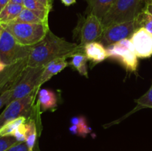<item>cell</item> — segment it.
Returning <instances> with one entry per match:
<instances>
[{
    "label": "cell",
    "mask_w": 152,
    "mask_h": 151,
    "mask_svg": "<svg viewBox=\"0 0 152 151\" xmlns=\"http://www.w3.org/2000/svg\"><path fill=\"white\" fill-rule=\"evenodd\" d=\"M78 53H84V49L76 43L57 36L49 30L42 40L32 47L28 66L32 68L45 66L54 59L59 58L66 59Z\"/></svg>",
    "instance_id": "6da1fadb"
},
{
    "label": "cell",
    "mask_w": 152,
    "mask_h": 151,
    "mask_svg": "<svg viewBox=\"0 0 152 151\" xmlns=\"http://www.w3.org/2000/svg\"><path fill=\"white\" fill-rule=\"evenodd\" d=\"M144 0H117L101 22L104 29L111 25L133 21L145 7Z\"/></svg>",
    "instance_id": "7a4b0ae2"
},
{
    "label": "cell",
    "mask_w": 152,
    "mask_h": 151,
    "mask_svg": "<svg viewBox=\"0 0 152 151\" xmlns=\"http://www.w3.org/2000/svg\"><path fill=\"white\" fill-rule=\"evenodd\" d=\"M22 45L34 46L39 42L48 32L49 26L43 24L9 22L1 24Z\"/></svg>",
    "instance_id": "3957f363"
},
{
    "label": "cell",
    "mask_w": 152,
    "mask_h": 151,
    "mask_svg": "<svg viewBox=\"0 0 152 151\" xmlns=\"http://www.w3.org/2000/svg\"><path fill=\"white\" fill-rule=\"evenodd\" d=\"M33 46L22 45L4 28L0 38V62L5 66L28 59Z\"/></svg>",
    "instance_id": "277c9868"
},
{
    "label": "cell",
    "mask_w": 152,
    "mask_h": 151,
    "mask_svg": "<svg viewBox=\"0 0 152 151\" xmlns=\"http://www.w3.org/2000/svg\"><path fill=\"white\" fill-rule=\"evenodd\" d=\"M44 68L45 66L36 68L27 67L16 85L12 89V93L8 104L13 101L26 97L39 88L40 79Z\"/></svg>",
    "instance_id": "5b68a950"
},
{
    "label": "cell",
    "mask_w": 152,
    "mask_h": 151,
    "mask_svg": "<svg viewBox=\"0 0 152 151\" xmlns=\"http://www.w3.org/2000/svg\"><path fill=\"white\" fill-rule=\"evenodd\" d=\"M108 58L117 61L127 71L136 73L138 68V57L130 38L121 40L106 47Z\"/></svg>",
    "instance_id": "8992f818"
},
{
    "label": "cell",
    "mask_w": 152,
    "mask_h": 151,
    "mask_svg": "<svg viewBox=\"0 0 152 151\" xmlns=\"http://www.w3.org/2000/svg\"><path fill=\"white\" fill-rule=\"evenodd\" d=\"M35 92L26 97L17 99L6 105L5 109L0 115V129L5 124L20 116L26 118L31 115Z\"/></svg>",
    "instance_id": "52a82bcc"
},
{
    "label": "cell",
    "mask_w": 152,
    "mask_h": 151,
    "mask_svg": "<svg viewBox=\"0 0 152 151\" xmlns=\"http://www.w3.org/2000/svg\"><path fill=\"white\" fill-rule=\"evenodd\" d=\"M135 30L137 28L134 20L111 25L104 29L98 41L106 47L121 40L130 38Z\"/></svg>",
    "instance_id": "ba28073f"
},
{
    "label": "cell",
    "mask_w": 152,
    "mask_h": 151,
    "mask_svg": "<svg viewBox=\"0 0 152 151\" xmlns=\"http://www.w3.org/2000/svg\"><path fill=\"white\" fill-rule=\"evenodd\" d=\"M103 30L104 28L100 19L94 15L88 14L81 28L80 47L83 48L86 44L98 41Z\"/></svg>",
    "instance_id": "9c48e42d"
},
{
    "label": "cell",
    "mask_w": 152,
    "mask_h": 151,
    "mask_svg": "<svg viewBox=\"0 0 152 151\" xmlns=\"http://www.w3.org/2000/svg\"><path fill=\"white\" fill-rule=\"evenodd\" d=\"M138 58L147 59L152 56V34L144 28L135 30L130 38Z\"/></svg>",
    "instance_id": "30bf717a"
},
{
    "label": "cell",
    "mask_w": 152,
    "mask_h": 151,
    "mask_svg": "<svg viewBox=\"0 0 152 151\" xmlns=\"http://www.w3.org/2000/svg\"><path fill=\"white\" fill-rule=\"evenodd\" d=\"M84 49V53L88 60L94 64H98L103 62L105 59H108L106 47L99 41H92L86 44Z\"/></svg>",
    "instance_id": "8fae6325"
},
{
    "label": "cell",
    "mask_w": 152,
    "mask_h": 151,
    "mask_svg": "<svg viewBox=\"0 0 152 151\" xmlns=\"http://www.w3.org/2000/svg\"><path fill=\"white\" fill-rule=\"evenodd\" d=\"M48 15L49 13L35 12L24 7L19 16L11 22H25L48 25Z\"/></svg>",
    "instance_id": "7c38bea8"
},
{
    "label": "cell",
    "mask_w": 152,
    "mask_h": 151,
    "mask_svg": "<svg viewBox=\"0 0 152 151\" xmlns=\"http://www.w3.org/2000/svg\"><path fill=\"white\" fill-rule=\"evenodd\" d=\"M87 2V14L96 16L102 20L117 0H86Z\"/></svg>",
    "instance_id": "4fadbf2b"
},
{
    "label": "cell",
    "mask_w": 152,
    "mask_h": 151,
    "mask_svg": "<svg viewBox=\"0 0 152 151\" xmlns=\"http://www.w3.org/2000/svg\"><path fill=\"white\" fill-rule=\"evenodd\" d=\"M68 63L67 62L66 59L63 58H59V59H54L49 62L48 64L45 66L44 70L42 74L41 79H40L39 86L42 85L45 82L48 81L49 79L52 78L53 76L56 75L59 73H60L62 70L65 69L68 66Z\"/></svg>",
    "instance_id": "5bb4252c"
},
{
    "label": "cell",
    "mask_w": 152,
    "mask_h": 151,
    "mask_svg": "<svg viewBox=\"0 0 152 151\" xmlns=\"http://www.w3.org/2000/svg\"><path fill=\"white\" fill-rule=\"evenodd\" d=\"M38 104L42 112L53 109L57 106V98L53 91L42 89L38 94Z\"/></svg>",
    "instance_id": "9a60e30c"
},
{
    "label": "cell",
    "mask_w": 152,
    "mask_h": 151,
    "mask_svg": "<svg viewBox=\"0 0 152 151\" xmlns=\"http://www.w3.org/2000/svg\"><path fill=\"white\" fill-rule=\"evenodd\" d=\"M23 8L22 4L9 2L0 12V23L7 24L11 22L19 16Z\"/></svg>",
    "instance_id": "2e32d148"
},
{
    "label": "cell",
    "mask_w": 152,
    "mask_h": 151,
    "mask_svg": "<svg viewBox=\"0 0 152 151\" xmlns=\"http://www.w3.org/2000/svg\"><path fill=\"white\" fill-rule=\"evenodd\" d=\"M70 65L75 70H77L81 76L88 77L87 62L88 58L84 53H78L72 56Z\"/></svg>",
    "instance_id": "e0dca14e"
},
{
    "label": "cell",
    "mask_w": 152,
    "mask_h": 151,
    "mask_svg": "<svg viewBox=\"0 0 152 151\" xmlns=\"http://www.w3.org/2000/svg\"><path fill=\"white\" fill-rule=\"evenodd\" d=\"M26 133H25V142L30 150H34L37 138V126L34 120L30 119L25 123Z\"/></svg>",
    "instance_id": "ac0fdd59"
},
{
    "label": "cell",
    "mask_w": 152,
    "mask_h": 151,
    "mask_svg": "<svg viewBox=\"0 0 152 151\" xmlns=\"http://www.w3.org/2000/svg\"><path fill=\"white\" fill-rule=\"evenodd\" d=\"M27 121V118L25 116H20L17 118L9 121L8 123L4 124L1 129H0V136H12L15 133L18 127L22 124Z\"/></svg>",
    "instance_id": "d6986e66"
},
{
    "label": "cell",
    "mask_w": 152,
    "mask_h": 151,
    "mask_svg": "<svg viewBox=\"0 0 152 151\" xmlns=\"http://www.w3.org/2000/svg\"><path fill=\"white\" fill-rule=\"evenodd\" d=\"M137 30L144 28L152 34V15L142 11L134 19Z\"/></svg>",
    "instance_id": "ffe728a7"
},
{
    "label": "cell",
    "mask_w": 152,
    "mask_h": 151,
    "mask_svg": "<svg viewBox=\"0 0 152 151\" xmlns=\"http://www.w3.org/2000/svg\"><path fill=\"white\" fill-rule=\"evenodd\" d=\"M22 5L25 8L28 10H33L35 12H45V13H50L51 10L42 4L38 0H23Z\"/></svg>",
    "instance_id": "44dd1931"
},
{
    "label": "cell",
    "mask_w": 152,
    "mask_h": 151,
    "mask_svg": "<svg viewBox=\"0 0 152 151\" xmlns=\"http://www.w3.org/2000/svg\"><path fill=\"white\" fill-rule=\"evenodd\" d=\"M137 107L135 108V110L141 109V108H152V84L149 90L140 98L137 100Z\"/></svg>",
    "instance_id": "7402d4cb"
},
{
    "label": "cell",
    "mask_w": 152,
    "mask_h": 151,
    "mask_svg": "<svg viewBox=\"0 0 152 151\" xmlns=\"http://www.w3.org/2000/svg\"><path fill=\"white\" fill-rule=\"evenodd\" d=\"M18 142L14 136H0V151H6Z\"/></svg>",
    "instance_id": "603a6c76"
},
{
    "label": "cell",
    "mask_w": 152,
    "mask_h": 151,
    "mask_svg": "<svg viewBox=\"0 0 152 151\" xmlns=\"http://www.w3.org/2000/svg\"><path fill=\"white\" fill-rule=\"evenodd\" d=\"M69 130L73 134L83 136V137H85L86 135L88 134L91 131L90 127L88 126L86 122L83 123L80 125H74V124H72V126L70 127Z\"/></svg>",
    "instance_id": "cb8c5ba5"
},
{
    "label": "cell",
    "mask_w": 152,
    "mask_h": 151,
    "mask_svg": "<svg viewBox=\"0 0 152 151\" xmlns=\"http://www.w3.org/2000/svg\"><path fill=\"white\" fill-rule=\"evenodd\" d=\"M26 123V122H25ZM25 123L22 124V125L18 127L17 130L13 133V136H14L16 140L19 142H25V133H26V127H25Z\"/></svg>",
    "instance_id": "d4e9b609"
},
{
    "label": "cell",
    "mask_w": 152,
    "mask_h": 151,
    "mask_svg": "<svg viewBox=\"0 0 152 151\" xmlns=\"http://www.w3.org/2000/svg\"><path fill=\"white\" fill-rule=\"evenodd\" d=\"M29 147L27 145L26 142H18L16 144L13 145L6 151H29Z\"/></svg>",
    "instance_id": "484cf974"
},
{
    "label": "cell",
    "mask_w": 152,
    "mask_h": 151,
    "mask_svg": "<svg viewBox=\"0 0 152 151\" xmlns=\"http://www.w3.org/2000/svg\"><path fill=\"white\" fill-rule=\"evenodd\" d=\"M12 93V89L5 91L4 93H1L0 95V109L4 105H7L8 104L9 99H10V96Z\"/></svg>",
    "instance_id": "4316f807"
},
{
    "label": "cell",
    "mask_w": 152,
    "mask_h": 151,
    "mask_svg": "<svg viewBox=\"0 0 152 151\" xmlns=\"http://www.w3.org/2000/svg\"><path fill=\"white\" fill-rule=\"evenodd\" d=\"M71 124H74V125H80V124L86 122V120L84 117L77 116V117H74V118H71Z\"/></svg>",
    "instance_id": "83f0119b"
},
{
    "label": "cell",
    "mask_w": 152,
    "mask_h": 151,
    "mask_svg": "<svg viewBox=\"0 0 152 151\" xmlns=\"http://www.w3.org/2000/svg\"><path fill=\"white\" fill-rule=\"evenodd\" d=\"M142 11L152 15V0H147Z\"/></svg>",
    "instance_id": "f1b7e54d"
},
{
    "label": "cell",
    "mask_w": 152,
    "mask_h": 151,
    "mask_svg": "<svg viewBox=\"0 0 152 151\" xmlns=\"http://www.w3.org/2000/svg\"><path fill=\"white\" fill-rule=\"evenodd\" d=\"M39 1L45 5L46 7H48L50 10H51L52 7H53V0H38Z\"/></svg>",
    "instance_id": "f546056e"
},
{
    "label": "cell",
    "mask_w": 152,
    "mask_h": 151,
    "mask_svg": "<svg viewBox=\"0 0 152 151\" xmlns=\"http://www.w3.org/2000/svg\"><path fill=\"white\" fill-rule=\"evenodd\" d=\"M62 4L65 6H71L72 4H75L77 0H60Z\"/></svg>",
    "instance_id": "4dcf8cb0"
},
{
    "label": "cell",
    "mask_w": 152,
    "mask_h": 151,
    "mask_svg": "<svg viewBox=\"0 0 152 151\" xmlns=\"http://www.w3.org/2000/svg\"><path fill=\"white\" fill-rule=\"evenodd\" d=\"M10 2V0H0V12Z\"/></svg>",
    "instance_id": "1f68e13d"
},
{
    "label": "cell",
    "mask_w": 152,
    "mask_h": 151,
    "mask_svg": "<svg viewBox=\"0 0 152 151\" xmlns=\"http://www.w3.org/2000/svg\"><path fill=\"white\" fill-rule=\"evenodd\" d=\"M10 2L15 3V4H22V3H23V0H10Z\"/></svg>",
    "instance_id": "d6a6232c"
},
{
    "label": "cell",
    "mask_w": 152,
    "mask_h": 151,
    "mask_svg": "<svg viewBox=\"0 0 152 151\" xmlns=\"http://www.w3.org/2000/svg\"><path fill=\"white\" fill-rule=\"evenodd\" d=\"M7 66H5L4 65H3V64H1V62H0V73L1 72V71H3L4 70V68H6Z\"/></svg>",
    "instance_id": "836d02e7"
},
{
    "label": "cell",
    "mask_w": 152,
    "mask_h": 151,
    "mask_svg": "<svg viewBox=\"0 0 152 151\" xmlns=\"http://www.w3.org/2000/svg\"><path fill=\"white\" fill-rule=\"evenodd\" d=\"M3 30H4V27H3V25L0 23V38H1V34H2Z\"/></svg>",
    "instance_id": "e575fe53"
},
{
    "label": "cell",
    "mask_w": 152,
    "mask_h": 151,
    "mask_svg": "<svg viewBox=\"0 0 152 151\" xmlns=\"http://www.w3.org/2000/svg\"><path fill=\"white\" fill-rule=\"evenodd\" d=\"M29 151H34V150H30Z\"/></svg>",
    "instance_id": "d590c367"
}]
</instances>
